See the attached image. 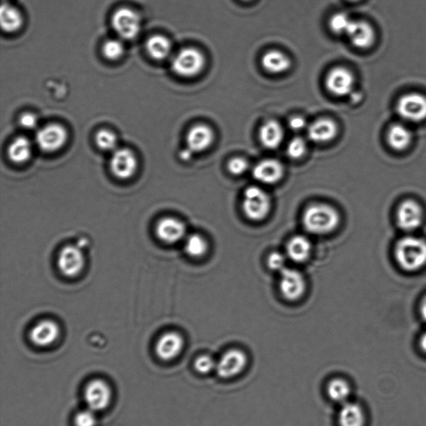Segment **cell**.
<instances>
[{"instance_id":"obj_1","label":"cell","mask_w":426,"mask_h":426,"mask_svg":"<svg viewBox=\"0 0 426 426\" xmlns=\"http://www.w3.org/2000/svg\"><path fill=\"white\" fill-rule=\"evenodd\" d=\"M340 221L338 212L324 203L311 205L302 216L303 227L315 235H325L333 232L339 226Z\"/></svg>"},{"instance_id":"obj_2","label":"cell","mask_w":426,"mask_h":426,"mask_svg":"<svg viewBox=\"0 0 426 426\" xmlns=\"http://www.w3.org/2000/svg\"><path fill=\"white\" fill-rule=\"evenodd\" d=\"M395 257L405 271H419L426 266V241L417 237H403L396 245Z\"/></svg>"},{"instance_id":"obj_3","label":"cell","mask_w":426,"mask_h":426,"mask_svg":"<svg viewBox=\"0 0 426 426\" xmlns=\"http://www.w3.org/2000/svg\"><path fill=\"white\" fill-rule=\"evenodd\" d=\"M271 207V198L261 188L252 186L244 191L243 210L248 219L254 222L265 219L269 214Z\"/></svg>"},{"instance_id":"obj_4","label":"cell","mask_w":426,"mask_h":426,"mask_svg":"<svg viewBox=\"0 0 426 426\" xmlns=\"http://www.w3.org/2000/svg\"><path fill=\"white\" fill-rule=\"evenodd\" d=\"M205 63V57L198 49L185 48L174 56L172 61V68L178 76L192 77L202 72Z\"/></svg>"},{"instance_id":"obj_5","label":"cell","mask_w":426,"mask_h":426,"mask_svg":"<svg viewBox=\"0 0 426 426\" xmlns=\"http://www.w3.org/2000/svg\"><path fill=\"white\" fill-rule=\"evenodd\" d=\"M112 26L122 39H133L141 30L140 16L129 8H120L113 15Z\"/></svg>"},{"instance_id":"obj_6","label":"cell","mask_w":426,"mask_h":426,"mask_svg":"<svg viewBox=\"0 0 426 426\" xmlns=\"http://www.w3.org/2000/svg\"><path fill=\"white\" fill-rule=\"evenodd\" d=\"M397 112L403 120L419 122L426 120V97L418 93L405 94L397 102Z\"/></svg>"},{"instance_id":"obj_7","label":"cell","mask_w":426,"mask_h":426,"mask_svg":"<svg viewBox=\"0 0 426 426\" xmlns=\"http://www.w3.org/2000/svg\"><path fill=\"white\" fill-rule=\"evenodd\" d=\"M248 366V356L239 349H231L216 362V373L219 378L231 379L241 374Z\"/></svg>"},{"instance_id":"obj_8","label":"cell","mask_w":426,"mask_h":426,"mask_svg":"<svg viewBox=\"0 0 426 426\" xmlns=\"http://www.w3.org/2000/svg\"><path fill=\"white\" fill-rule=\"evenodd\" d=\"M68 139L66 129L62 125L51 124L43 127L36 133L35 140L39 149L52 153L62 147Z\"/></svg>"},{"instance_id":"obj_9","label":"cell","mask_w":426,"mask_h":426,"mask_svg":"<svg viewBox=\"0 0 426 426\" xmlns=\"http://www.w3.org/2000/svg\"><path fill=\"white\" fill-rule=\"evenodd\" d=\"M84 399L89 409L94 412L102 411L111 401V389L104 380H92L85 388Z\"/></svg>"},{"instance_id":"obj_10","label":"cell","mask_w":426,"mask_h":426,"mask_svg":"<svg viewBox=\"0 0 426 426\" xmlns=\"http://www.w3.org/2000/svg\"><path fill=\"white\" fill-rule=\"evenodd\" d=\"M282 296L288 301H297L306 292V280L297 270L286 268L281 272L279 282Z\"/></svg>"},{"instance_id":"obj_11","label":"cell","mask_w":426,"mask_h":426,"mask_svg":"<svg viewBox=\"0 0 426 426\" xmlns=\"http://www.w3.org/2000/svg\"><path fill=\"white\" fill-rule=\"evenodd\" d=\"M109 165L115 177L128 179L136 172L138 160L132 150L122 147L113 151Z\"/></svg>"},{"instance_id":"obj_12","label":"cell","mask_w":426,"mask_h":426,"mask_svg":"<svg viewBox=\"0 0 426 426\" xmlns=\"http://www.w3.org/2000/svg\"><path fill=\"white\" fill-rule=\"evenodd\" d=\"M396 220L398 226L405 232L416 230L423 222V210L415 201H404L397 209Z\"/></svg>"},{"instance_id":"obj_13","label":"cell","mask_w":426,"mask_h":426,"mask_svg":"<svg viewBox=\"0 0 426 426\" xmlns=\"http://www.w3.org/2000/svg\"><path fill=\"white\" fill-rule=\"evenodd\" d=\"M355 79L352 73L342 67L331 69L326 76V87L335 96L343 97L353 89Z\"/></svg>"},{"instance_id":"obj_14","label":"cell","mask_w":426,"mask_h":426,"mask_svg":"<svg viewBox=\"0 0 426 426\" xmlns=\"http://www.w3.org/2000/svg\"><path fill=\"white\" fill-rule=\"evenodd\" d=\"M58 265L61 272L64 276L73 277L83 270L84 257L79 248L73 246H68L61 251Z\"/></svg>"},{"instance_id":"obj_15","label":"cell","mask_w":426,"mask_h":426,"mask_svg":"<svg viewBox=\"0 0 426 426\" xmlns=\"http://www.w3.org/2000/svg\"><path fill=\"white\" fill-rule=\"evenodd\" d=\"M184 341L177 333L163 334L156 344V354L163 360H174L181 353Z\"/></svg>"},{"instance_id":"obj_16","label":"cell","mask_w":426,"mask_h":426,"mask_svg":"<svg viewBox=\"0 0 426 426\" xmlns=\"http://www.w3.org/2000/svg\"><path fill=\"white\" fill-rule=\"evenodd\" d=\"M284 174V166L274 159H266L258 163L252 172L254 178L268 185L279 182Z\"/></svg>"},{"instance_id":"obj_17","label":"cell","mask_w":426,"mask_h":426,"mask_svg":"<svg viewBox=\"0 0 426 426\" xmlns=\"http://www.w3.org/2000/svg\"><path fill=\"white\" fill-rule=\"evenodd\" d=\"M156 233L158 239L166 243H176L181 241L186 234V227L181 221L174 218L160 220Z\"/></svg>"},{"instance_id":"obj_18","label":"cell","mask_w":426,"mask_h":426,"mask_svg":"<svg viewBox=\"0 0 426 426\" xmlns=\"http://www.w3.org/2000/svg\"><path fill=\"white\" fill-rule=\"evenodd\" d=\"M59 327L50 320H44L32 329L30 334L31 342L37 346H50L59 335Z\"/></svg>"},{"instance_id":"obj_19","label":"cell","mask_w":426,"mask_h":426,"mask_svg":"<svg viewBox=\"0 0 426 426\" xmlns=\"http://www.w3.org/2000/svg\"><path fill=\"white\" fill-rule=\"evenodd\" d=\"M214 140V133L211 128L204 124L192 127L187 135V149L192 153H200L208 149Z\"/></svg>"},{"instance_id":"obj_20","label":"cell","mask_w":426,"mask_h":426,"mask_svg":"<svg viewBox=\"0 0 426 426\" xmlns=\"http://www.w3.org/2000/svg\"><path fill=\"white\" fill-rule=\"evenodd\" d=\"M355 47L366 49L375 42V30L370 24L364 21H352L346 33Z\"/></svg>"},{"instance_id":"obj_21","label":"cell","mask_w":426,"mask_h":426,"mask_svg":"<svg viewBox=\"0 0 426 426\" xmlns=\"http://www.w3.org/2000/svg\"><path fill=\"white\" fill-rule=\"evenodd\" d=\"M338 127L329 118H321L309 126L307 133L310 140L317 143L328 142L337 136Z\"/></svg>"},{"instance_id":"obj_22","label":"cell","mask_w":426,"mask_h":426,"mask_svg":"<svg viewBox=\"0 0 426 426\" xmlns=\"http://www.w3.org/2000/svg\"><path fill=\"white\" fill-rule=\"evenodd\" d=\"M284 132L277 122L270 120L261 127L259 138L266 149H275L284 140Z\"/></svg>"},{"instance_id":"obj_23","label":"cell","mask_w":426,"mask_h":426,"mask_svg":"<svg viewBox=\"0 0 426 426\" xmlns=\"http://www.w3.org/2000/svg\"><path fill=\"white\" fill-rule=\"evenodd\" d=\"M311 252V241L304 236L297 235L292 237L286 246V255L290 260L298 263L308 259Z\"/></svg>"},{"instance_id":"obj_24","label":"cell","mask_w":426,"mask_h":426,"mask_svg":"<svg viewBox=\"0 0 426 426\" xmlns=\"http://www.w3.org/2000/svg\"><path fill=\"white\" fill-rule=\"evenodd\" d=\"M340 426H364V414L358 404L347 402L342 405L338 414Z\"/></svg>"},{"instance_id":"obj_25","label":"cell","mask_w":426,"mask_h":426,"mask_svg":"<svg viewBox=\"0 0 426 426\" xmlns=\"http://www.w3.org/2000/svg\"><path fill=\"white\" fill-rule=\"evenodd\" d=\"M387 141L393 149L404 151L411 145L412 133L407 126L400 124H393L388 130Z\"/></svg>"},{"instance_id":"obj_26","label":"cell","mask_w":426,"mask_h":426,"mask_svg":"<svg viewBox=\"0 0 426 426\" xmlns=\"http://www.w3.org/2000/svg\"><path fill=\"white\" fill-rule=\"evenodd\" d=\"M290 64L292 63L288 57L277 50L266 53L261 59V65L266 71L275 75L288 71Z\"/></svg>"},{"instance_id":"obj_27","label":"cell","mask_w":426,"mask_h":426,"mask_svg":"<svg viewBox=\"0 0 426 426\" xmlns=\"http://www.w3.org/2000/svg\"><path fill=\"white\" fill-rule=\"evenodd\" d=\"M0 22L3 31L13 33L22 26L23 17L17 8L3 3L0 9Z\"/></svg>"},{"instance_id":"obj_28","label":"cell","mask_w":426,"mask_h":426,"mask_svg":"<svg viewBox=\"0 0 426 426\" xmlns=\"http://www.w3.org/2000/svg\"><path fill=\"white\" fill-rule=\"evenodd\" d=\"M146 49L151 59L160 61L169 55L172 44L165 36L156 35L147 39Z\"/></svg>"},{"instance_id":"obj_29","label":"cell","mask_w":426,"mask_h":426,"mask_svg":"<svg viewBox=\"0 0 426 426\" xmlns=\"http://www.w3.org/2000/svg\"><path fill=\"white\" fill-rule=\"evenodd\" d=\"M31 154V142L24 136L16 138L8 149V156L11 161L15 163L27 162L30 158Z\"/></svg>"},{"instance_id":"obj_30","label":"cell","mask_w":426,"mask_h":426,"mask_svg":"<svg viewBox=\"0 0 426 426\" xmlns=\"http://www.w3.org/2000/svg\"><path fill=\"white\" fill-rule=\"evenodd\" d=\"M326 391L331 400L341 405L347 402L351 396L349 384L341 378L331 380L327 386Z\"/></svg>"},{"instance_id":"obj_31","label":"cell","mask_w":426,"mask_h":426,"mask_svg":"<svg viewBox=\"0 0 426 426\" xmlns=\"http://www.w3.org/2000/svg\"><path fill=\"white\" fill-rule=\"evenodd\" d=\"M208 244L206 239L199 234H192L186 239L184 249L188 256L201 257L207 252Z\"/></svg>"},{"instance_id":"obj_32","label":"cell","mask_w":426,"mask_h":426,"mask_svg":"<svg viewBox=\"0 0 426 426\" xmlns=\"http://www.w3.org/2000/svg\"><path fill=\"white\" fill-rule=\"evenodd\" d=\"M95 141L100 149L104 151H115L118 145L116 134L109 129H101L96 133Z\"/></svg>"},{"instance_id":"obj_33","label":"cell","mask_w":426,"mask_h":426,"mask_svg":"<svg viewBox=\"0 0 426 426\" xmlns=\"http://www.w3.org/2000/svg\"><path fill=\"white\" fill-rule=\"evenodd\" d=\"M102 53L109 60L120 59L124 55V45L120 40L109 39L102 45Z\"/></svg>"},{"instance_id":"obj_34","label":"cell","mask_w":426,"mask_h":426,"mask_svg":"<svg viewBox=\"0 0 426 426\" xmlns=\"http://www.w3.org/2000/svg\"><path fill=\"white\" fill-rule=\"evenodd\" d=\"M352 21H353V20H351L346 14L337 13L331 18L329 26L331 31L335 33V34L346 35Z\"/></svg>"},{"instance_id":"obj_35","label":"cell","mask_w":426,"mask_h":426,"mask_svg":"<svg viewBox=\"0 0 426 426\" xmlns=\"http://www.w3.org/2000/svg\"><path fill=\"white\" fill-rule=\"evenodd\" d=\"M306 151V143L302 138H295L288 143L286 154L289 158L299 159L305 155Z\"/></svg>"},{"instance_id":"obj_36","label":"cell","mask_w":426,"mask_h":426,"mask_svg":"<svg viewBox=\"0 0 426 426\" xmlns=\"http://www.w3.org/2000/svg\"><path fill=\"white\" fill-rule=\"evenodd\" d=\"M216 362L211 355H203L196 358L194 362V368L200 374L206 375L216 370Z\"/></svg>"},{"instance_id":"obj_37","label":"cell","mask_w":426,"mask_h":426,"mask_svg":"<svg viewBox=\"0 0 426 426\" xmlns=\"http://www.w3.org/2000/svg\"><path fill=\"white\" fill-rule=\"evenodd\" d=\"M75 423L76 426H95L97 423L95 412L89 408L80 411L75 416Z\"/></svg>"},{"instance_id":"obj_38","label":"cell","mask_w":426,"mask_h":426,"mask_svg":"<svg viewBox=\"0 0 426 426\" xmlns=\"http://www.w3.org/2000/svg\"><path fill=\"white\" fill-rule=\"evenodd\" d=\"M247 160L243 158H234L228 163V170L233 175L239 176L243 174L248 169Z\"/></svg>"},{"instance_id":"obj_39","label":"cell","mask_w":426,"mask_h":426,"mask_svg":"<svg viewBox=\"0 0 426 426\" xmlns=\"http://www.w3.org/2000/svg\"><path fill=\"white\" fill-rule=\"evenodd\" d=\"M268 264L269 268H271L273 271L281 272L286 268V257L280 252H272L268 257Z\"/></svg>"},{"instance_id":"obj_40","label":"cell","mask_w":426,"mask_h":426,"mask_svg":"<svg viewBox=\"0 0 426 426\" xmlns=\"http://www.w3.org/2000/svg\"><path fill=\"white\" fill-rule=\"evenodd\" d=\"M19 124L24 129L28 130L35 129L37 125H38V118H37L35 114L32 113H23L19 118Z\"/></svg>"},{"instance_id":"obj_41","label":"cell","mask_w":426,"mask_h":426,"mask_svg":"<svg viewBox=\"0 0 426 426\" xmlns=\"http://www.w3.org/2000/svg\"><path fill=\"white\" fill-rule=\"evenodd\" d=\"M306 125L305 118L302 116H294L289 120L290 129L296 132L304 129Z\"/></svg>"},{"instance_id":"obj_42","label":"cell","mask_w":426,"mask_h":426,"mask_svg":"<svg viewBox=\"0 0 426 426\" xmlns=\"http://www.w3.org/2000/svg\"><path fill=\"white\" fill-rule=\"evenodd\" d=\"M192 151L188 149H184L181 153V158L184 160V161H188L191 158Z\"/></svg>"},{"instance_id":"obj_43","label":"cell","mask_w":426,"mask_h":426,"mask_svg":"<svg viewBox=\"0 0 426 426\" xmlns=\"http://www.w3.org/2000/svg\"><path fill=\"white\" fill-rule=\"evenodd\" d=\"M420 314H421L422 318H423L425 321L426 322V296L425 297L423 300H422V302H421Z\"/></svg>"},{"instance_id":"obj_44","label":"cell","mask_w":426,"mask_h":426,"mask_svg":"<svg viewBox=\"0 0 426 426\" xmlns=\"http://www.w3.org/2000/svg\"><path fill=\"white\" fill-rule=\"evenodd\" d=\"M420 344L421 349L423 350L424 352H425L426 353V333L423 335H422Z\"/></svg>"},{"instance_id":"obj_45","label":"cell","mask_w":426,"mask_h":426,"mask_svg":"<svg viewBox=\"0 0 426 426\" xmlns=\"http://www.w3.org/2000/svg\"><path fill=\"white\" fill-rule=\"evenodd\" d=\"M351 1L356 2V1H359V0H351Z\"/></svg>"},{"instance_id":"obj_46","label":"cell","mask_w":426,"mask_h":426,"mask_svg":"<svg viewBox=\"0 0 426 426\" xmlns=\"http://www.w3.org/2000/svg\"><path fill=\"white\" fill-rule=\"evenodd\" d=\"M243 1H251V0H243Z\"/></svg>"}]
</instances>
